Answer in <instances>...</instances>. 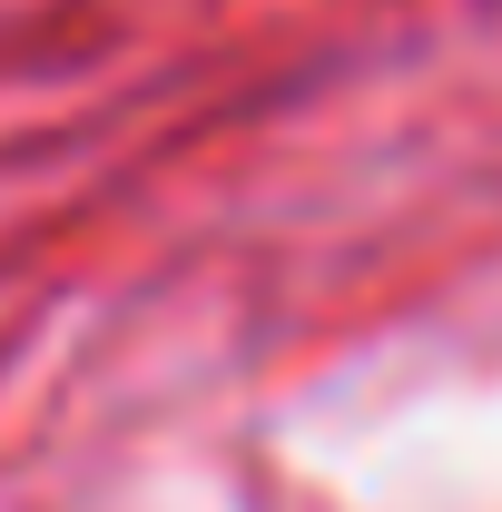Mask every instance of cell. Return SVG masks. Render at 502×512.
Segmentation results:
<instances>
[]
</instances>
